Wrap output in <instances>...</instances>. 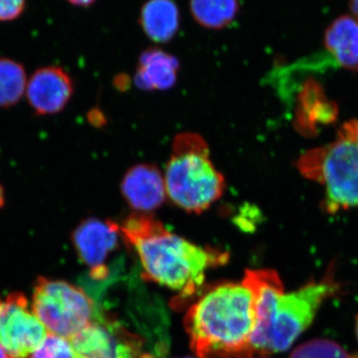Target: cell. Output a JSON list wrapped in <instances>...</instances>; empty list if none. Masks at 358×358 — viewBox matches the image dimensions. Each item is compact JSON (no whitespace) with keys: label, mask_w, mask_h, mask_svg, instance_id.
Wrapping results in <instances>:
<instances>
[{"label":"cell","mask_w":358,"mask_h":358,"mask_svg":"<svg viewBox=\"0 0 358 358\" xmlns=\"http://www.w3.org/2000/svg\"><path fill=\"white\" fill-rule=\"evenodd\" d=\"M122 237L136 250L143 277L190 298L203 284L208 268L222 265L228 254L204 248L173 234L147 213L129 216L120 225Z\"/></svg>","instance_id":"1"},{"label":"cell","mask_w":358,"mask_h":358,"mask_svg":"<svg viewBox=\"0 0 358 358\" xmlns=\"http://www.w3.org/2000/svg\"><path fill=\"white\" fill-rule=\"evenodd\" d=\"M253 294L242 282H225L202 294L186 313L190 346L199 358H252Z\"/></svg>","instance_id":"2"},{"label":"cell","mask_w":358,"mask_h":358,"mask_svg":"<svg viewBox=\"0 0 358 358\" xmlns=\"http://www.w3.org/2000/svg\"><path fill=\"white\" fill-rule=\"evenodd\" d=\"M164 181L169 199L189 213L206 210L225 189L222 174L209 159L207 143L195 134L176 136Z\"/></svg>","instance_id":"3"},{"label":"cell","mask_w":358,"mask_h":358,"mask_svg":"<svg viewBox=\"0 0 358 358\" xmlns=\"http://www.w3.org/2000/svg\"><path fill=\"white\" fill-rule=\"evenodd\" d=\"M301 174L317 181L326 192L327 211L358 209V147L338 138L301 155Z\"/></svg>","instance_id":"4"},{"label":"cell","mask_w":358,"mask_h":358,"mask_svg":"<svg viewBox=\"0 0 358 358\" xmlns=\"http://www.w3.org/2000/svg\"><path fill=\"white\" fill-rule=\"evenodd\" d=\"M341 282L329 268L319 280H312L291 293L280 294L275 303L265 355L289 350L315 319L324 301L341 292Z\"/></svg>","instance_id":"5"},{"label":"cell","mask_w":358,"mask_h":358,"mask_svg":"<svg viewBox=\"0 0 358 358\" xmlns=\"http://www.w3.org/2000/svg\"><path fill=\"white\" fill-rule=\"evenodd\" d=\"M32 310L49 333L71 339L94 319L95 305L81 289L69 282L39 278Z\"/></svg>","instance_id":"6"},{"label":"cell","mask_w":358,"mask_h":358,"mask_svg":"<svg viewBox=\"0 0 358 358\" xmlns=\"http://www.w3.org/2000/svg\"><path fill=\"white\" fill-rule=\"evenodd\" d=\"M47 329L20 293L0 296V345L9 358H29L46 338Z\"/></svg>","instance_id":"7"},{"label":"cell","mask_w":358,"mask_h":358,"mask_svg":"<svg viewBox=\"0 0 358 358\" xmlns=\"http://www.w3.org/2000/svg\"><path fill=\"white\" fill-rule=\"evenodd\" d=\"M121 235L120 225L95 217L84 219L72 233V242L80 259L90 268V277L95 282L110 279L107 260L117 249Z\"/></svg>","instance_id":"8"},{"label":"cell","mask_w":358,"mask_h":358,"mask_svg":"<svg viewBox=\"0 0 358 358\" xmlns=\"http://www.w3.org/2000/svg\"><path fill=\"white\" fill-rule=\"evenodd\" d=\"M242 282L253 294L255 322L251 346L255 355H265L273 313L278 298L284 293V285L273 270H247Z\"/></svg>","instance_id":"9"},{"label":"cell","mask_w":358,"mask_h":358,"mask_svg":"<svg viewBox=\"0 0 358 358\" xmlns=\"http://www.w3.org/2000/svg\"><path fill=\"white\" fill-rule=\"evenodd\" d=\"M74 94V82L62 67L46 66L28 79L25 96L37 115L59 114L67 107Z\"/></svg>","instance_id":"10"},{"label":"cell","mask_w":358,"mask_h":358,"mask_svg":"<svg viewBox=\"0 0 358 358\" xmlns=\"http://www.w3.org/2000/svg\"><path fill=\"white\" fill-rule=\"evenodd\" d=\"M121 192L129 207L138 213L154 211L166 199L164 176L157 166L138 164L122 180Z\"/></svg>","instance_id":"11"},{"label":"cell","mask_w":358,"mask_h":358,"mask_svg":"<svg viewBox=\"0 0 358 358\" xmlns=\"http://www.w3.org/2000/svg\"><path fill=\"white\" fill-rule=\"evenodd\" d=\"M178 61L159 49H148L141 55L134 82L143 90L171 88L178 79Z\"/></svg>","instance_id":"12"},{"label":"cell","mask_w":358,"mask_h":358,"mask_svg":"<svg viewBox=\"0 0 358 358\" xmlns=\"http://www.w3.org/2000/svg\"><path fill=\"white\" fill-rule=\"evenodd\" d=\"M324 49L339 68L358 71V20L341 16L327 29Z\"/></svg>","instance_id":"13"},{"label":"cell","mask_w":358,"mask_h":358,"mask_svg":"<svg viewBox=\"0 0 358 358\" xmlns=\"http://www.w3.org/2000/svg\"><path fill=\"white\" fill-rule=\"evenodd\" d=\"M141 24L154 41H171L179 27L178 6L173 0H148L141 9Z\"/></svg>","instance_id":"14"},{"label":"cell","mask_w":358,"mask_h":358,"mask_svg":"<svg viewBox=\"0 0 358 358\" xmlns=\"http://www.w3.org/2000/svg\"><path fill=\"white\" fill-rule=\"evenodd\" d=\"M69 341L75 358H115L114 334L96 320Z\"/></svg>","instance_id":"15"},{"label":"cell","mask_w":358,"mask_h":358,"mask_svg":"<svg viewBox=\"0 0 358 358\" xmlns=\"http://www.w3.org/2000/svg\"><path fill=\"white\" fill-rule=\"evenodd\" d=\"M190 9L200 25L222 29L235 20L239 11L238 0H190Z\"/></svg>","instance_id":"16"},{"label":"cell","mask_w":358,"mask_h":358,"mask_svg":"<svg viewBox=\"0 0 358 358\" xmlns=\"http://www.w3.org/2000/svg\"><path fill=\"white\" fill-rule=\"evenodd\" d=\"M27 75L21 63L10 58H0V108L14 107L25 96Z\"/></svg>","instance_id":"17"},{"label":"cell","mask_w":358,"mask_h":358,"mask_svg":"<svg viewBox=\"0 0 358 358\" xmlns=\"http://www.w3.org/2000/svg\"><path fill=\"white\" fill-rule=\"evenodd\" d=\"M289 358H358V355L346 352L334 341L317 338L298 346Z\"/></svg>","instance_id":"18"},{"label":"cell","mask_w":358,"mask_h":358,"mask_svg":"<svg viewBox=\"0 0 358 358\" xmlns=\"http://www.w3.org/2000/svg\"><path fill=\"white\" fill-rule=\"evenodd\" d=\"M112 334L119 338L115 358H157L152 350H145V341L141 336L129 334L119 324L113 327Z\"/></svg>","instance_id":"19"},{"label":"cell","mask_w":358,"mask_h":358,"mask_svg":"<svg viewBox=\"0 0 358 358\" xmlns=\"http://www.w3.org/2000/svg\"><path fill=\"white\" fill-rule=\"evenodd\" d=\"M31 358H75L69 339L48 333Z\"/></svg>","instance_id":"20"},{"label":"cell","mask_w":358,"mask_h":358,"mask_svg":"<svg viewBox=\"0 0 358 358\" xmlns=\"http://www.w3.org/2000/svg\"><path fill=\"white\" fill-rule=\"evenodd\" d=\"M27 0H0V21L7 22L20 18L24 13Z\"/></svg>","instance_id":"21"},{"label":"cell","mask_w":358,"mask_h":358,"mask_svg":"<svg viewBox=\"0 0 358 358\" xmlns=\"http://www.w3.org/2000/svg\"><path fill=\"white\" fill-rule=\"evenodd\" d=\"M66 1L69 2L70 4L74 6L88 7L95 3L96 0H66Z\"/></svg>","instance_id":"22"},{"label":"cell","mask_w":358,"mask_h":358,"mask_svg":"<svg viewBox=\"0 0 358 358\" xmlns=\"http://www.w3.org/2000/svg\"><path fill=\"white\" fill-rule=\"evenodd\" d=\"M6 204V192H4L3 186L0 183V209Z\"/></svg>","instance_id":"23"},{"label":"cell","mask_w":358,"mask_h":358,"mask_svg":"<svg viewBox=\"0 0 358 358\" xmlns=\"http://www.w3.org/2000/svg\"><path fill=\"white\" fill-rule=\"evenodd\" d=\"M350 8H352L353 14L357 16V20H358V0H350Z\"/></svg>","instance_id":"24"},{"label":"cell","mask_w":358,"mask_h":358,"mask_svg":"<svg viewBox=\"0 0 358 358\" xmlns=\"http://www.w3.org/2000/svg\"><path fill=\"white\" fill-rule=\"evenodd\" d=\"M0 358H9L7 357L6 352H4L3 348L0 345Z\"/></svg>","instance_id":"25"},{"label":"cell","mask_w":358,"mask_h":358,"mask_svg":"<svg viewBox=\"0 0 358 358\" xmlns=\"http://www.w3.org/2000/svg\"><path fill=\"white\" fill-rule=\"evenodd\" d=\"M357 338H358V315L357 317Z\"/></svg>","instance_id":"26"},{"label":"cell","mask_w":358,"mask_h":358,"mask_svg":"<svg viewBox=\"0 0 358 358\" xmlns=\"http://www.w3.org/2000/svg\"><path fill=\"white\" fill-rule=\"evenodd\" d=\"M180 358H193V357H180Z\"/></svg>","instance_id":"27"}]
</instances>
